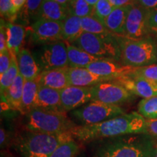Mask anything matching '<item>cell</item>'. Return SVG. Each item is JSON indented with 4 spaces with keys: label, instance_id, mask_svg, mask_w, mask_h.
Instances as JSON below:
<instances>
[{
    "label": "cell",
    "instance_id": "1",
    "mask_svg": "<svg viewBox=\"0 0 157 157\" xmlns=\"http://www.w3.org/2000/svg\"><path fill=\"white\" fill-rule=\"evenodd\" d=\"M146 120L134 111L95 124L76 125L69 132L77 142L90 143L127 135L146 134Z\"/></svg>",
    "mask_w": 157,
    "mask_h": 157
},
{
    "label": "cell",
    "instance_id": "2",
    "mask_svg": "<svg viewBox=\"0 0 157 157\" xmlns=\"http://www.w3.org/2000/svg\"><path fill=\"white\" fill-rule=\"evenodd\" d=\"M90 157H154L157 143L147 134L127 135L90 143Z\"/></svg>",
    "mask_w": 157,
    "mask_h": 157
},
{
    "label": "cell",
    "instance_id": "3",
    "mask_svg": "<svg viewBox=\"0 0 157 157\" xmlns=\"http://www.w3.org/2000/svg\"><path fill=\"white\" fill-rule=\"evenodd\" d=\"M72 138L69 132L50 135L27 130L20 135L16 147L22 157H50L60 145Z\"/></svg>",
    "mask_w": 157,
    "mask_h": 157
},
{
    "label": "cell",
    "instance_id": "4",
    "mask_svg": "<svg viewBox=\"0 0 157 157\" xmlns=\"http://www.w3.org/2000/svg\"><path fill=\"white\" fill-rule=\"evenodd\" d=\"M76 124L66 113L34 108L27 113V130L44 134L58 135L68 132Z\"/></svg>",
    "mask_w": 157,
    "mask_h": 157
},
{
    "label": "cell",
    "instance_id": "5",
    "mask_svg": "<svg viewBox=\"0 0 157 157\" xmlns=\"http://www.w3.org/2000/svg\"><path fill=\"white\" fill-rule=\"evenodd\" d=\"M117 36L120 48L119 61L124 66L142 67L157 61V48L151 41Z\"/></svg>",
    "mask_w": 157,
    "mask_h": 157
},
{
    "label": "cell",
    "instance_id": "6",
    "mask_svg": "<svg viewBox=\"0 0 157 157\" xmlns=\"http://www.w3.org/2000/svg\"><path fill=\"white\" fill-rule=\"evenodd\" d=\"M71 44L99 59L115 61H119L120 59L119 42L117 35L113 34H93L84 31Z\"/></svg>",
    "mask_w": 157,
    "mask_h": 157
},
{
    "label": "cell",
    "instance_id": "7",
    "mask_svg": "<svg viewBox=\"0 0 157 157\" xmlns=\"http://www.w3.org/2000/svg\"><path fill=\"white\" fill-rule=\"evenodd\" d=\"M124 113L119 105L90 101L83 106L72 111L71 115L82 125H89L103 122Z\"/></svg>",
    "mask_w": 157,
    "mask_h": 157
},
{
    "label": "cell",
    "instance_id": "8",
    "mask_svg": "<svg viewBox=\"0 0 157 157\" xmlns=\"http://www.w3.org/2000/svg\"><path fill=\"white\" fill-rule=\"evenodd\" d=\"M39 63L42 71L69 67L66 43L59 41L44 45L39 51Z\"/></svg>",
    "mask_w": 157,
    "mask_h": 157
},
{
    "label": "cell",
    "instance_id": "9",
    "mask_svg": "<svg viewBox=\"0 0 157 157\" xmlns=\"http://www.w3.org/2000/svg\"><path fill=\"white\" fill-rule=\"evenodd\" d=\"M92 101L119 105L132 100L133 95L117 82H101L93 87Z\"/></svg>",
    "mask_w": 157,
    "mask_h": 157
},
{
    "label": "cell",
    "instance_id": "10",
    "mask_svg": "<svg viewBox=\"0 0 157 157\" xmlns=\"http://www.w3.org/2000/svg\"><path fill=\"white\" fill-rule=\"evenodd\" d=\"M151 10L133 5L129 9L123 36L128 39H143L149 32L148 21Z\"/></svg>",
    "mask_w": 157,
    "mask_h": 157
},
{
    "label": "cell",
    "instance_id": "11",
    "mask_svg": "<svg viewBox=\"0 0 157 157\" xmlns=\"http://www.w3.org/2000/svg\"><path fill=\"white\" fill-rule=\"evenodd\" d=\"M93 87L68 86L60 90V101L65 113L74 111L92 101Z\"/></svg>",
    "mask_w": 157,
    "mask_h": 157
},
{
    "label": "cell",
    "instance_id": "12",
    "mask_svg": "<svg viewBox=\"0 0 157 157\" xmlns=\"http://www.w3.org/2000/svg\"><path fill=\"white\" fill-rule=\"evenodd\" d=\"M63 23L60 21L39 18L32 25L33 36L36 42H56L63 41Z\"/></svg>",
    "mask_w": 157,
    "mask_h": 157
},
{
    "label": "cell",
    "instance_id": "13",
    "mask_svg": "<svg viewBox=\"0 0 157 157\" xmlns=\"http://www.w3.org/2000/svg\"><path fill=\"white\" fill-rule=\"evenodd\" d=\"M132 68L131 66L119 64L118 61L107 59H99L88 65L87 67L90 71L106 78L108 81L115 80L128 75Z\"/></svg>",
    "mask_w": 157,
    "mask_h": 157
},
{
    "label": "cell",
    "instance_id": "14",
    "mask_svg": "<svg viewBox=\"0 0 157 157\" xmlns=\"http://www.w3.org/2000/svg\"><path fill=\"white\" fill-rule=\"evenodd\" d=\"M113 82L122 85L133 95L143 98L157 96V84L137 76H124Z\"/></svg>",
    "mask_w": 157,
    "mask_h": 157
},
{
    "label": "cell",
    "instance_id": "15",
    "mask_svg": "<svg viewBox=\"0 0 157 157\" xmlns=\"http://www.w3.org/2000/svg\"><path fill=\"white\" fill-rule=\"evenodd\" d=\"M68 77L69 86L93 87L101 82H109L106 78L98 76L87 68L68 67Z\"/></svg>",
    "mask_w": 157,
    "mask_h": 157
},
{
    "label": "cell",
    "instance_id": "16",
    "mask_svg": "<svg viewBox=\"0 0 157 157\" xmlns=\"http://www.w3.org/2000/svg\"><path fill=\"white\" fill-rule=\"evenodd\" d=\"M38 81L41 86L61 90L69 86L68 68L42 71Z\"/></svg>",
    "mask_w": 157,
    "mask_h": 157
},
{
    "label": "cell",
    "instance_id": "17",
    "mask_svg": "<svg viewBox=\"0 0 157 157\" xmlns=\"http://www.w3.org/2000/svg\"><path fill=\"white\" fill-rule=\"evenodd\" d=\"M60 91L39 85L35 108L65 113L62 109Z\"/></svg>",
    "mask_w": 157,
    "mask_h": 157
},
{
    "label": "cell",
    "instance_id": "18",
    "mask_svg": "<svg viewBox=\"0 0 157 157\" xmlns=\"http://www.w3.org/2000/svg\"><path fill=\"white\" fill-rule=\"evenodd\" d=\"M19 72L25 80H34L38 78L41 71L39 65L31 52L27 49H21L17 56Z\"/></svg>",
    "mask_w": 157,
    "mask_h": 157
},
{
    "label": "cell",
    "instance_id": "19",
    "mask_svg": "<svg viewBox=\"0 0 157 157\" xmlns=\"http://www.w3.org/2000/svg\"><path fill=\"white\" fill-rule=\"evenodd\" d=\"M68 7L54 0H43L37 19L43 18L56 21H63L69 15Z\"/></svg>",
    "mask_w": 157,
    "mask_h": 157
},
{
    "label": "cell",
    "instance_id": "20",
    "mask_svg": "<svg viewBox=\"0 0 157 157\" xmlns=\"http://www.w3.org/2000/svg\"><path fill=\"white\" fill-rule=\"evenodd\" d=\"M131 6L127 5L113 8L104 23L110 32L117 36H123L127 14Z\"/></svg>",
    "mask_w": 157,
    "mask_h": 157
},
{
    "label": "cell",
    "instance_id": "21",
    "mask_svg": "<svg viewBox=\"0 0 157 157\" xmlns=\"http://www.w3.org/2000/svg\"><path fill=\"white\" fill-rule=\"evenodd\" d=\"M25 31L22 25L7 24V48L13 57H17L21 50V47L25 38Z\"/></svg>",
    "mask_w": 157,
    "mask_h": 157
},
{
    "label": "cell",
    "instance_id": "22",
    "mask_svg": "<svg viewBox=\"0 0 157 157\" xmlns=\"http://www.w3.org/2000/svg\"><path fill=\"white\" fill-rule=\"evenodd\" d=\"M66 43L67 45L69 67L87 68L88 65L99 60V58L92 56L75 45L69 44L68 42Z\"/></svg>",
    "mask_w": 157,
    "mask_h": 157
},
{
    "label": "cell",
    "instance_id": "23",
    "mask_svg": "<svg viewBox=\"0 0 157 157\" xmlns=\"http://www.w3.org/2000/svg\"><path fill=\"white\" fill-rule=\"evenodd\" d=\"M63 41L71 44L84 32L82 27V18L69 15L62 21Z\"/></svg>",
    "mask_w": 157,
    "mask_h": 157
},
{
    "label": "cell",
    "instance_id": "24",
    "mask_svg": "<svg viewBox=\"0 0 157 157\" xmlns=\"http://www.w3.org/2000/svg\"><path fill=\"white\" fill-rule=\"evenodd\" d=\"M25 78L19 73L15 82L9 87L7 92L3 96L6 98L7 103L13 109L17 110L21 112L22 106V98L23 85H24Z\"/></svg>",
    "mask_w": 157,
    "mask_h": 157
},
{
    "label": "cell",
    "instance_id": "25",
    "mask_svg": "<svg viewBox=\"0 0 157 157\" xmlns=\"http://www.w3.org/2000/svg\"><path fill=\"white\" fill-rule=\"evenodd\" d=\"M39 88L38 78L34 80H25L23 90L21 113L27 114L31 109L35 108Z\"/></svg>",
    "mask_w": 157,
    "mask_h": 157
},
{
    "label": "cell",
    "instance_id": "26",
    "mask_svg": "<svg viewBox=\"0 0 157 157\" xmlns=\"http://www.w3.org/2000/svg\"><path fill=\"white\" fill-rule=\"evenodd\" d=\"M82 27L84 32L93 34H112L105 26V23L100 21L94 15L82 17Z\"/></svg>",
    "mask_w": 157,
    "mask_h": 157
},
{
    "label": "cell",
    "instance_id": "27",
    "mask_svg": "<svg viewBox=\"0 0 157 157\" xmlns=\"http://www.w3.org/2000/svg\"><path fill=\"white\" fill-rule=\"evenodd\" d=\"M19 73L17 57L12 56L11 65L8 70L5 74L0 75V88H1L2 95H4L13 84Z\"/></svg>",
    "mask_w": 157,
    "mask_h": 157
},
{
    "label": "cell",
    "instance_id": "28",
    "mask_svg": "<svg viewBox=\"0 0 157 157\" xmlns=\"http://www.w3.org/2000/svg\"><path fill=\"white\" fill-rule=\"evenodd\" d=\"M138 112L146 119H157V96L143 98L138 103Z\"/></svg>",
    "mask_w": 157,
    "mask_h": 157
},
{
    "label": "cell",
    "instance_id": "29",
    "mask_svg": "<svg viewBox=\"0 0 157 157\" xmlns=\"http://www.w3.org/2000/svg\"><path fill=\"white\" fill-rule=\"evenodd\" d=\"M93 8L85 0H72L68 5L69 14L81 18L93 15Z\"/></svg>",
    "mask_w": 157,
    "mask_h": 157
},
{
    "label": "cell",
    "instance_id": "30",
    "mask_svg": "<svg viewBox=\"0 0 157 157\" xmlns=\"http://www.w3.org/2000/svg\"><path fill=\"white\" fill-rule=\"evenodd\" d=\"M79 150L78 143L72 138L60 145L50 157H76Z\"/></svg>",
    "mask_w": 157,
    "mask_h": 157
},
{
    "label": "cell",
    "instance_id": "31",
    "mask_svg": "<svg viewBox=\"0 0 157 157\" xmlns=\"http://www.w3.org/2000/svg\"><path fill=\"white\" fill-rule=\"evenodd\" d=\"M127 76H137L157 84V64H151L142 67H132Z\"/></svg>",
    "mask_w": 157,
    "mask_h": 157
},
{
    "label": "cell",
    "instance_id": "32",
    "mask_svg": "<svg viewBox=\"0 0 157 157\" xmlns=\"http://www.w3.org/2000/svg\"><path fill=\"white\" fill-rule=\"evenodd\" d=\"M43 0H27L24 7L21 10V15L25 20L34 18L37 20L39 10Z\"/></svg>",
    "mask_w": 157,
    "mask_h": 157
},
{
    "label": "cell",
    "instance_id": "33",
    "mask_svg": "<svg viewBox=\"0 0 157 157\" xmlns=\"http://www.w3.org/2000/svg\"><path fill=\"white\" fill-rule=\"evenodd\" d=\"M113 10L109 0H99L93 8V15L104 23Z\"/></svg>",
    "mask_w": 157,
    "mask_h": 157
},
{
    "label": "cell",
    "instance_id": "34",
    "mask_svg": "<svg viewBox=\"0 0 157 157\" xmlns=\"http://www.w3.org/2000/svg\"><path fill=\"white\" fill-rule=\"evenodd\" d=\"M12 62V56L8 50L0 52V75L5 74L10 68Z\"/></svg>",
    "mask_w": 157,
    "mask_h": 157
},
{
    "label": "cell",
    "instance_id": "35",
    "mask_svg": "<svg viewBox=\"0 0 157 157\" xmlns=\"http://www.w3.org/2000/svg\"><path fill=\"white\" fill-rule=\"evenodd\" d=\"M11 9V0H0V13H1L2 18L5 17L10 21Z\"/></svg>",
    "mask_w": 157,
    "mask_h": 157
},
{
    "label": "cell",
    "instance_id": "36",
    "mask_svg": "<svg viewBox=\"0 0 157 157\" xmlns=\"http://www.w3.org/2000/svg\"><path fill=\"white\" fill-rule=\"evenodd\" d=\"M26 1L27 0H11V22L15 21L16 17L17 16V15H18L19 12L23 9V7H24Z\"/></svg>",
    "mask_w": 157,
    "mask_h": 157
},
{
    "label": "cell",
    "instance_id": "37",
    "mask_svg": "<svg viewBox=\"0 0 157 157\" xmlns=\"http://www.w3.org/2000/svg\"><path fill=\"white\" fill-rule=\"evenodd\" d=\"M8 50L7 43V25L5 21L1 19V28H0V52Z\"/></svg>",
    "mask_w": 157,
    "mask_h": 157
},
{
    "label": "cell",
    "instance_id": "38",
    "mask_svg": "<svg viewBox=\"0 0 157 157\" xmlns=\"http://www.w3.org/2000/svg\"><path fill=\"white\" fill-rule=\"evenodd\" d=\"M149 32L157 34V8L151 10L148 21Z\"/></svg>",
    "mask_w": 157,
    "mask_h": 157
},
{
    "label": "cell",
    "instance_id": "39",
    "mask_svg": "<svg viewBox=\"0 0 157 157\" xmlns=\"http://www.w3.org/2000/svg\"><path fill=\"white\" fill-rule=\"evenodd\" d=\"M146 134L157 137V119H146Z\"/></svg>",
    "mask_w": 157,
    "mask_h": 157
},
{
    "label": "cell",
    "instance_id": "40",
    "mask_svg": "<svg viewBox=\"0 0 157 157\" xmlns=\"http://www.w3.org/2000/svg\"><path fill=\"white\" fill-rule=\"evenodd\" d=\"M134 5L144 8L153 10L157 8V0H134Z\"/></svg>",
    "mask_w": 157,
    "mask_h": 157
},
{
    "label": "cell",
    "instance_id": "41",
    "mask_svg": "<svg viewBox=\"0 0 157 157\" xmlns=\"http://www.w3.org/2000/svg\"><path fill=\"white\" fill-rule=\"evenodd\" d=\"M113 8L134 5V0H109Z\"/></svg>",
    "mask_w": 157,
    "mask_h": 157
},
{
    "label": "cell",
    "instance_id": "42",
    "mask_svg": "<svg viewBox=\"0 0 157 157\" xmlns=\"http://www.w3.org/2000/svg\"><path fill=\"white\" fill-rule=\"evenodd\" d=\"M7 133L5 132V129L3 127H1V146H5V141L7 140V137H6Z\"/></svg>",
    "mask_w": 157,
    "mask_h": 157
},
{
    "label": "cell",
    "instance_id": "43",
    "mask_svg": "<svg viewBox=\"0 0 157 157\" xmlns=\"http://www.w3.org/2000/svg\"><path fill=\"white\" fill-rule=\"evenodd\" d=\"M54 1L57 2L60 4V5L66 6V7H68V3H69V1H68V0H54Z\"/></svg>",
    "mask_w": 157,
    "mask_h": 157
},
{
    "label": "cell",
    "instance_id": "44",
    "mask_svg": "<svg viewBox=\"0 0 157 157\" xmlns=\"http://www.w3.org/2000/svg\"><path fill=\"white\" fill-rule=\"evenodd\" d=\"M85 1L87 2L89 4L90 6H92V7H94L99 0H85Z\"/></svg>",
    "mask_w": 157,
    "mask_h": 157
},
{
    "label": "cell",
    "instance_id": "45",
    "mask_svg": "<svg viewBox=\"0 0 157 157\" xmlns=\"http://www.w3.org/2000/svg\"><path fill=\"white\" fill-rule=\"evenodd\" d=\"M154 157H157V152H156V155H155Z\"/></svg>",
    "mask_w": 157,
    "mask_h": 157
},
{
    "label": "cell",
    "instance_id": "46",
    "mask_svg": "<svg viewBox=\"0 0 157 157\" xmlns=\"http://www.w3.org/2000/svg\"><path fill=\"white\" fill-rule=\"evenodd\" d=\"M68 1H69V2H71V1H72V0H68Z\"/></svg>",
    "mask_w": 157,
    "mask_h": 157
},
{
    "label": "cell",
    "instance_id": "47",
    "mask_svg": "<svg viewBox=\"0 0 157 157\" xmlns=\"http://www.w3.org/2000/svg\"><path fill=\"white\" fill-rule=\"evenodd\" d=\"M156 48H157V46H156Z\"/></svg>",
    "mask_w": 157,
    "mask_h": 157
}]
</instances>
